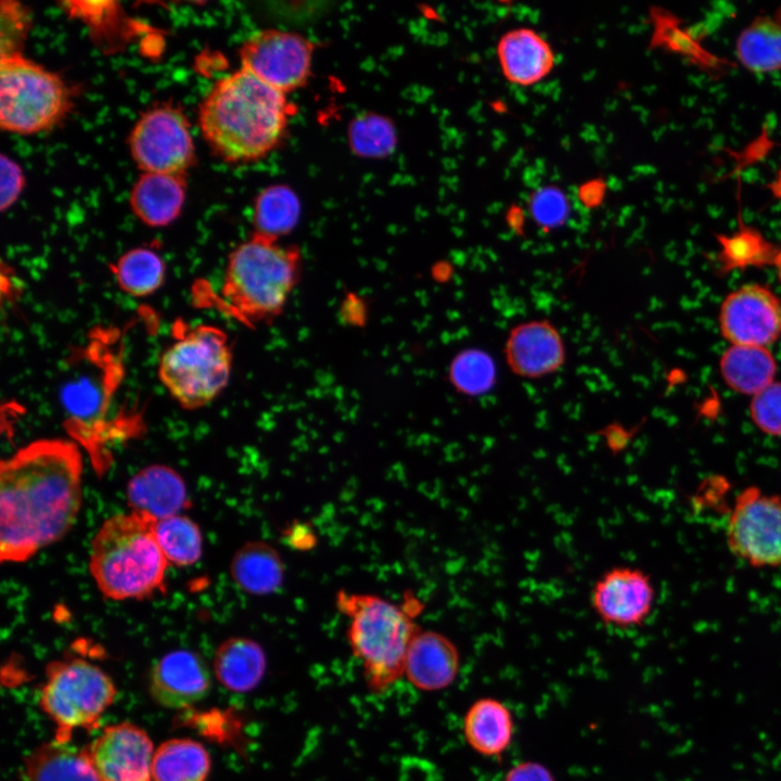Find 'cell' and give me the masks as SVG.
Segmentation results:
<instances>
[{
    "label": "cell",
    "instance_id": "6da1fadb",
    "mask_svg": "<svg viewBox=\"0 0 781 781\" xmlns=\"http://www.w3.org/2000/svg\"><path fill=\"white\" fill-rule=\"evenodd\" d=\"M82 457L62 438L39 439L0 464V558L25 562L63 538L81 505Z\"/></svg>",
    "mask_w": 781,
    "mask_h": 781
},
{
    "label": "cell",
    "instance_id": "7a4b0ae2",
    "mask_svg": "<svg viewBox=\"0 0 781 781\" xmlns=\"http://www.w3.org/2000/svg\"><path fill=\"white\" fill-rule=\"evenodd\" d=\"M294 114L287 94L240 68L215 82L200 105L199 123L218 157L248 163L278 146Z\"/></svg>",
    "mask_w": 781,
    "mask_h": 781
},
{
    "label": "cell",
    "instance_id": "3957f363",
    "mask_svg": "<svg viewBox=\"0 0 781 781\" xmlns=\"http://www.w3.org/2000/svg\"><path fill=\"white\" fill-rule=\"evenodd\" d=\"M337 611L348 620L347 640L374 692L388 689L404 676L411 640L421 629L415 617L423 605L408 593L401 603L374 593L338 590Z\"/></svg>",
    "mask_w": 781,
    "mask_h": 781
},
{
    "label": "cell",
    "instance_id": "277c9868",
    "mask_svg": "<svg viewBox=\"0 0 781 781\" xmlns=\"http://www.w3.org/2000/svg\"><path fill=\"white\" fill-rule=\"evenodd\" d=\"M151 517L129 512L107 518L93 537L89 568L113 600L143 599L165 590L168 561Z\"/></svg>",
    "mask_w": 781,
    "mask_h": 781
},
{
    "label": "cell",
    "instance_id": "5b68a950",
    "mask_svg": "<svg viewBox=\"0 0 781 781\" xmlns=\"http://www.w3.org/2000/svg\"><path fill=\"white\" fill-rule=\"evenodd\" d=\"M300 268L297 246L254 233L229 255L222 296L245 321H270L282 312Z\"/></svg>",
    "mask_w": 781,
    "mask_h": 781
},
{
    "label": "cell",
    "instance_id": "8992f818",
    "mask_svg": "<svg viewBox=\"0 0 781 781\" xmlns=\"http://www.w3.org/2000/svg\"><path fill=\"white\" fill-rule=\"evenodd\" d=\"M232 368L227 334L213 325H199L175 341L161 356L158 377L184 409L213 401L226 388Z\"/></svg>",
    "mask_w": 781,
    "mask_h": 781
},
{
    "label": "cell",
    "instance_id": "52a82bcc",
    "mask_svg": "<svg viewBox=\"0 0 781 781\" xmlns=\"http://www.w3.org/2000/svg\"><path fill=\"white\" fill-rule=\"evenodd\" d=\"M72 94L55 73L20 52L1 55L0 126L18 135L53 128L69 112Z\"/></svg>",
    "mask_w": 781,
    "mask_h": 781
},
{
    "label": "cell",
    "instance_id": "ba28073f",
    "mask_svg": "<svg viewBox=\"0 0 781 781\" xmlns=\"http://www.w3.org/2000/svg\"><path fill=\"white\" fill-rule=\"evenodd\" d=\"M39 704L55 725V739L69 743L76 729H94L117 690L99 666L80 658L54 661L46 669Z\"/></svg>",
    "mask_w": 781,
    "mask_h": 781
},
{
    "label": "cell",
    "instance_id": "9c48e42d",
    "mask_svg": "<svg viewBox=\"0 0 781 781\" xmlns=\"http://www.w3.org/2000/svg\"><path fill=\"white\" fill-rule=\"evenodd\" d=\"M729 551L754 568L781 566V496L751 485L734 497L725 529Z\"/></svg>",
    "mask_w": 781,
    "mask_h": 781
},
{
    "label": "cell",
    "instance_id": "30bf717a",
    "mask_svg": "<svg viewBox=\"0 0 781 781\" xmlns=\"http://www.w3.org/2000/svg\"><path fill=\"white\" fill-rule=\"evenodd\" d=\"M129 149L144 172L183 175L195 157L189 120L171 104L153 106L140 116L130 132Z\"/></svg>",
    "mask_w": 781,
    "mask_h": 781
},
{
    "label": "cell",
    "instance_id": "8fae6325",
    "mask_svg": "<svg viewBox=\"0 0 781 781\" xmlns=\"http://www.w3.org/2000/svg\"><path fill=\"white\" fill-rule=\"evenodd\" d=\"M241 68L289 94L310 78L313 43L290 30L267 28L251 34L239 50Z\"/></svg>",
    "mask_w": 781,
    "mask_h": 781
},
{
    "label": "cell",
    "instance_id": "7c38bea8",
    "mask_svg": "<svg viewBox=\"0 0 781 781\" xmlns=\"http://www.w3.org/2000/svg\"><path fill=\"white\" fill-rule=\"evenodd\" d=\"M589 600L601 624L615 630H631L644 625L652 614L655 587L642 568L616 565L594 580Z\"/></svg>",
    "mask_w": 781,
    "mask_h": 781
},
{
    "label": "cell",
    "instance_id": "4fadbf2b",
    "mask_svg": "<svg viewBox=\"0 0 781 781\" xmlns=\"http://www.w3.org/2000/svg\"><path fill=\"white\" fill-rule=\"evenodd\" d=\"M718 323L731 345L767 347L781 336V299L766 285L744 284L725 297Z\"/></svg>",
    "mask_w": 781,
    "mask_h": 781
},
{
    "label": "cell",
    "instance_id": "5bb4252c",
    "mask_svg": "<svg viewBox=\"0 0 781 781\" xmlns=\"http://www.w3.org/2000/svg\"><path fill=\"white\" fill-rule=\"evenodd\" d=\"M84 751L101 781H153V743L131 722L105 727Z\"/></svg>",
    "mask_w": 781,
    "mask_h": 781
},
{
    "label": "cell",
    "instance_id": "9a60e30c",
    "mask_svg": "<svg viewBox=\"0 0 781 781\" xmlns=\"http://www.w3.org/2000/svg\"><path fill=\"white\" fill-rule=\"evenodd\" d=\"M212 689V674L204 660L190 650L162 656L150 674L152 699L167 708H185L204 700Z\"/></svg>",
    "mask_w": 781,
    "mask_h": 781
},
{
    "label": "cell",
    "instance_id": "2e32d148",
    "mask_svg": "<svg viewBox=\"0 0 781 781\" xmlns=\"http://www.w3.org/2000/svg\"><path fill=\"white\" fill-rule=\"evenodd\" d=\"M504 356L510 370L522 377L539 379L558 371L565 360L563 340L548 320H532L511 329Z\"/></svg>",
    "mask_w": 781,
    "mask_h": 781
},
{
    "label": "cell",
    "instance_id": "e0dca14e",
    "mask_svg": "<svg viewBox=\"0 0 781 781\" xmlns=\"http://www.w3.org/2000/svg\"><path fill=\"white\" fill-rule=\"evenodd\" d=\"M460 668V651L448 636L420 629L408 648L404 675L417 689L434 692L451 686Z\"/></svg>",
    "mask_w": 781,
    "mask_h": 781
},
{
    "label": "cell",
    "instance_id": "ac0fdd59",
    "mask_svg": "<svg viewBox=\"0 0 781 781\" xmlns=\"http://www.w3.org/2000/svg\"><path fill=\"white\" fill-rule=\"evenodd\" d=\"M131 512L161 521L188 509L191 504L187 485L174 469L149 465L137 472L127 485Z\"/></svg>",
    "mask_w": 781,
    "mask_h": 781
},
{
    "label": "cell",
    "instance_id": "d6986e66",
    "mask_svg": "<svg viewBox=\"0 0 781 781\" xmlns=\"http://www.w3.org/2000/svg\"><path fill=\"white\" fill-rule=\"evenodd\" d=\"M462 734L466 745L475 754L487 759H499L509 751L514 740L513 712L497 697H478L469 705L463 715Z\"/></svg>",
    "mask_w": 781,
    "mask_h": 781
},
{
    "label": "cell",
    "instance_id": "ffe728a7",
    "mask_svg": "<svg viewBox=\"0 0 781 781\" xmlns=\"http://www.w3.org/2000/svg\"><path fill=\"white\" fill-rule=\"evenodd\" d=\"M497 56L504 78L522 87L541 81L555 64L549 42L527 27L504 33L497 44Z\"/></svg>",
    "mask_w": 781,
    "mask_h": 781
},
{
    "label": "cell",
    "instance_id": "44dd1931",
    "mask_svg": "<svg viewBox=\"0 0 781 781\" xmlns=\"http://www.w3.org/2000/svg\"><path fill=\"white\" fill-rule=\"evenodd\" d=\"M185 194L183 175L144 172L132 187L130 207L144 225L165 227L180 215Z\"/></svg>",
    "mask_w": 781,
    "mask_h": 781
},
{
    "label": "cell",
    "instance_id": "7402d4cb",
    "mask_svg": "<svg viewBox=\"0 0 781 781\" xmlns=\"http://www.w3.org/2000/svg\"><path fill=\"white\" fill-rule=\"evenodd\" d=\"M230 574L244 592L257 597L278 592L285 577V565L280 552L263 540L241 546L230 562Z\"/></svg>",
    "mask_w": 781,
    "mask_h": 781
},
{
    "label": "cell",
    "instance_id": "603a6c76",
    "mask_svg": "<svg viewBox=\"0 0 781 781\" xmlns=\"http://www.w3.org/2000/svg\"><path fill=\"white\" fill-rule=\"evenodd\" d=\"M213 670L222 687L232 692L246 693L261 682L267 670V656L257 641L247 637H232L217 648Z\"/></svg>",
    "mask_w": 781,
    "mask_h": 781
},
{
    "label": "cell",
    "instance_id": "cb8c5ba5",
    "mask_svg": "<svg viewBox=\"0 0 781 781\" xmlns=\"http://www.w3.org/2000/svg\"><path fill=\"white\" fill-rule=\"evenodd\" d=\"M22 781H101L84 747L56 741L35 748L25 759Z\"/></svg>",
    "mask_w": 781,
    "mask_h": 781
},
{
    "label": "cell",
    "instance_id": "d4e9b609",
    "mask_svg": "<svg viewBox=\"0 0 781 781\" xmlns=\"http://www.w3.org/2000/svg\"><path fill=\"white\" fill-rule=\"evenodd\" d=\"M719 371L732 390L754 396L774 382L777 362L767 347L730 345L720 357Z\"/></svg>",
    "mask_w": 781,
    "mask_h": 781
},
{
    "label": "cell",
    "instance_id": "484cf974",
    "mask_svg": "<svg viewBox=\"0 0 781 781\" xmlns=\"http://www.w3.org/2000/svg\"><path fill=\"white\" fill-rule=\"evenodd\" d=\"M212 760L207 750L188 738L169 739L154 750L153 781H206Z\"/></svg>",
    "mask_w": 781,
    "mask_h": 781
},
{
    "label": "cell",
    "instance_id": "4316f807",
    "mask_svg": "<svg viewBox=\"0 0 781 781\" xmlns=\"http://www.w3.org/2000/svg\"><path fill=\"white\" fill-rule=\"evenodd\" d=\"M737 55L754 73L781 69V25L769 16L754 18L739 35Z\"/></svg>",
    "mask_w": 781,
    "mask_h": 781
},
{
    "label": "cell",
    "instance_id": "83f0119b",
    "mask_svg": "<svg viewBox=\"0 0 781 781\" xmlns=\"http://www.w3.org/2000/svg\"><path fill=\"white\" fill-rule=\"evenodd\" d=\"M119 287L129 295L143 297L155 293L164 283L166 267L162 257L148 247L132 248L113 266Z\"/></svg>",
    "mask_w": 781,
    "mask_h": 781
},
{
    "label": "cell",
    "instance_id": "f1b7e54d",
    "mask_svg": "<svg viewBox=\"0 0 781 781\" xmlns=\"http://www.w3.org/2000/svg\"><path fill=\"white\" fill-rule=\"evenodd\" d=\"M298 217L299 204L292 190L281 185L268 188L255 201L254 233L280 240L295 227Z\"/></svg>",
    "mask_w": 781,
    "mask_h": 781
},
{
    "label": "cell",
    "instance_id": "f546056e",
    "mask_svg": "<svg viewBox=\"0 0 781 781\" xmlns=\"http://www.w3.org/2000/svg\"><path fill=\"white\" fill-rule=\"evenodd\" d=\"M155 536L168 563L189 566L199 561L203 538L199 526L185 515H174L155 523Z\"/></svg>",
    "mask_w": 781,
    "mask_h": 781
},
{
    "label": "cell",
    "instance_id": "4dcf8cb0",
    "mask_svg": "<svg viewBox=\"0 0 781 781\" xmlns=\"http://www.w3.org/2000/svg\"><path fill=\"white\" fill-rule=\"evenodd\" d=\"M449 381L461 394L475 397L489 392L497 379L492 357L483 349L468 348L460 351L449 366Z\"/></svg>",
    "mask_w": 781,
    "mask_h": 781
},
{
    "label": "cell",
    "instance_id": "1f68e13d",
    "mask_svg": "<svg viewBox=\"0 0 781 781\" xmlns=\"http://www.w3.org/2000/svg\"><path fill=\"white\" fill-rule=\"evenodd\" d=\"M528 210L537 226L550 231L566 222L571 213V204L562 189L548 184L538 188L530 194Z\"/></svg>",
    "mask_w": 781,
    "mask_h": 781
},
{
    "label": "cell",
    "instance_id": "d6a6232c",
    "mask_svg": "<svg viewBox=\"0 0 781 781\" xmlns=\"http://www.w3.org/2000/svg\"><path fill=\"white\" fill-rule=\"evenodd\" d=\"M750 415L760 432L773 437L781 436V382L774 381L753 396Z\"/></svg>",
    "mask_w": 781,
    "mask_h": 781
},
{
    "label": "cell",
    "instance_id": "836d02e7",
    "mask_svg": "<svg viewBox=\"0 0 781 781\" xmlns=\"http://www.w3.org/2000/svg\"><path fill=\"white\" fill-rule=\"evenodd\" d=\"M2 29L1 55L18 53L17 46L25 35L28 16L23 7L16 2H1Z\"/></svg>",
    "mask_w": 781,
    "mask_h": 781
},
{
    "label": "cell",
    "instance_id": "e575fe53",
    "mask_svg": "<svg viewBox=\"0 0 781 781\" xmlns=\"http://www.w3.org/2000/svg\"><path fill=\"white\" fill-rule=\"evenodd\" d=\"M355 144L367 152H379L387 149L390 142V131L384 121L361 119L355 124L353 130Z\"/></svg>",
    "mask_w": 781,
    "mask_h": 781
},
{
    "label": "cell",
    "instance_id": "d590c367",
    "mask_svg": "<svg viewBox=\"0 0 781 781\" xmlns=\"http://www.w3.org/2000/svg\"><path fill=\"white\" fill-rule=\"evenodd\" d=\"M0 207L5 210L11 207L25 185V177L21 167L10 157H0Z\"/></svg>",
    "mask_w": 781,
    "mask_h": 781
},
{
    "label": "cell",
    "instance_id": "8d00e7d4",
    "mask_svg": "<svg viewBox=\"0 0 781 781\" xmlns=\"http://www.w3.org/2000/svg\"><path fill=\"white\" fill-rule=\"evenodd\" d=\"M502 781H556V779L545 764L523 760L510 767Z\"/></svg>",
    "mask_w": 781,
    "mask_h": 781
},
{
    "label": "cell",
    "instance_id": "74e56055",
    "mask_svg": "<svg viewBox=\"0 0 781 781\" xmlns=\"http://www.w3.org/2000/svg\"><path fill=\"white\" fill-rule=\"evenodd\" d=\"M599 433L604 438L607 448L612 452L618 453L626 449L636 431L615 422L607 424Z\"/></svg>",
    "mask_w": 781,
    "mask_h": 781
},
{
    "label": "cell",
    "instance_id": "f35d334b",
    "mask_svg": "<svg viewBox=\"0 0 781 781\" xmlns=\"http://www.w3.org/2000/svg\"><path fill=\"white\" fill-rule=\"evenodd\" d=\"M606 184L603 180L594 179L584 183L578 192L580 202L589 208L599 206L605 195Z\"/></svg>",
    "mask_w": 781,
    "mask_h": 781
},
{
    "label": "cell",
    "instance_id": "ab89813d",
    "mask_svg": "<svg viewBox=\"0 0 781 781\" xmlns=\"http://www.w3.org/2000/svg\"><path fill=\"white\" fill-rule=\"evenodd\" d=\"M772 261L776 265V267L778 268L779 277L781 280V248L777 249Z\"/></svg>",
    "mask_w": 781,
    "mask_h": 781
}]
</instances>
